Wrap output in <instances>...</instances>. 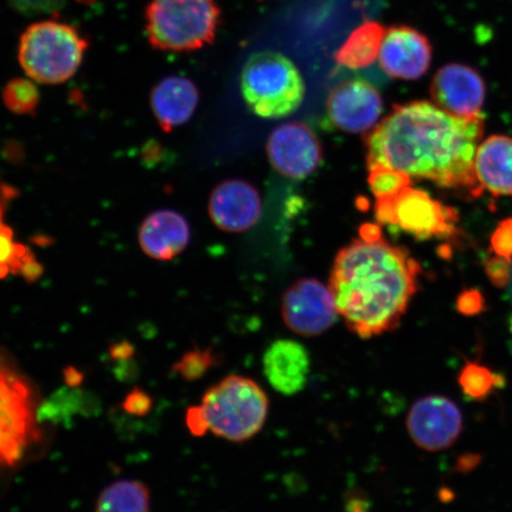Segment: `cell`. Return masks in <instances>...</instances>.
<instances>
[{
    "label": "cell",
    "mask_w": 512,
    "mask_h": 512,
    "mask_svg": "<svg viewBox=\"0 0 512 512\" xmlns=\"http://www.w3.org/2000/svg\"><path fill=\"white\" fill-rule=\"evenodd\" d=\"M41 437L34 389L0 356V469L17 465Z\"/></svg>",
    "instance_id": "cell-7"
},
{
    "label": "cell",
    "mask_w": 512,
    "mask_h": 512,
    "mask_svg": "<svg viewBox=\"0 0 512 512\" xmlns=\"http://www.w3.org/2000/svg\"><path fill=\"white\" fill-rule=\"evenodd\" d=\"M264 374L278 393L291 396L305 388L310 374V356L303 344L293 339H278L267 348Z\"/></svg>",
    "instance_id": "cell-16"
},
{
    "label": "cell",
    "mask_w": 512,
    "mask_h": 512,
    "mask_svg": "<svg viewBox=\"0 0 512 512\" xmlns=\"http://www.w3.org/2000/svg\"><path fill=\"white\" fill-rule=\"evenodd\" d=\"M463 414L452 400L428 395L413 403L407 415V430L414 444L428 452L451 447L463 431Z\"/></svg>",
    "instance_id": "cell-10"
},
{
    "label": "cell",
    "mask_w": 512,
    "mask_h": 512,
    "mask_svg": "<svg viewBox=\"0 0 512 512\" xmlns=\"http://www.w3.org/2000/svg\"><path fill=\"white\" fill-rule=\"evenodd\" d=\"M326 110L331 123L347 133H367L377 126L383 112L382 96L364 80H350L332 89Z\"/></svg>",
    "instance_id": "cell-12"
},
{
    "label": "cell",
    "mask_w": 512,
    "mask_h": 512,
    "mask_svg": "<svg viewBox=\"0 0 512 512\" xmlns=\"http://www.w3.org/2000/svg\"><path fill=\"white\" fill-rule=\"evenodd\" d=\"M495 252L503 259L512 255V220L502 223L492 239Z\"/></svg>",
    "instance_id": "cell-28"
},
{
    "label": "cell",
    "mask_w": 512,
    "mask_h": 512,
    "mask_svg": "<svg viewBox=\"0 0 512 512\" xmlns=\"http://www.w3.org/2000/svg\"><path fill=\"white\" fill-rule=\"evenodd\" d=\"M501 383V376L476 362L467 363L459 375L460 388L467 398L472 400L488 398Z\"/></svg>",
    "instance_id": "cell-25"
},
{
    "label": "cell",
    "mask_w": 512,
    "mask_h": 512,
    "mask_svg": "<svg viewBox=\"0 0 512 512\" xmlns=\"http://www.w3.org/2000/svg\"><path fill=\"white\" fill-rule=\"evenodd\" d=\"M241 93L251 111L264 119L287 117L302 106L305 83L296 64L278 51H261L242 68Z\"/></svg>",
    "instance_id": "cell-6"
},
{
    "label": "cell",
    "mask_w": 512,
    "mask_h": 512,
    "mask_svg": "<svg viewBox=\"0 0 512 512\" xmlns=\"http://www.w3.org/2000/svg\"><path fill=\"white\" fill-rule=\"evenodd\" d=\"M431 95L434 104L456 117L480 115L485 100V83L476 69L450 63L435 74Z\"/></svg>",
    "instance_id": "cell-13"
},
{
    "label": "cell",
    "mask_w": 512,
    "mask_h": 512,
    "mask_svg": "<svg viewBox=\"0 0 512 512\" xmlns=\"http://www.w3.org/2000/svg\"><path fill=\"white\" fill-rule=\"evenodd\" d=\"M17 196L15 187L0 181V280L11 274L35 283L43 274V266L28 246L15 240L14 229L5 222L6 209Z\"/></svg>",
    "instance_id": "cell-19"
},
{
    "label": "cell",
    "mask_w": 512,
    "mask_h": 512,
    "mask_svg": "<svg viewBox=\"0 0 512 512\" xmlns=\"http://www.w3.org/2000/svg\"><path fill=\"white\" fill-rule=\"evenodd\" d=\"M375 219L419 240L448 238L456 233L458 217L453 208L420 189L408 187L394 200H376Z\"/></svg>",
    "instance_id": "cell-8"
},
{
    "label": "cell",
    "mask_w": 512,
    "mask_h": 512,
    "mask_svg": "<svg viewBox=\"0 0 512 512\" xmlns=\"http://www.w3.org/2000/svg\"><path fill=\"white\" fill-rule=\"evenodd\" d=\"M95 512H150V491L138 480H119L101 492Z\"/></svg>",
    "instance_id": "cell-22"
},
{
    "label": "cell",
    "mask_w": 512,
    "mask_h": 512,
    "mask_svg": "<svg viewBox=\"0 0 512 512\" xmlns=\"http://www.w3.org/2000/svg\"><path fill=\"white\" fill-rule=\"evenodd\" d=\"M476 174L483 189L496 196L512 195V139L494 136L479 145Z\"/></svg>",
    "instance_id": "cell-20"
},
{
    "label": "cell",
    "mask_w": 512,
    "mask_h": 512,
    "mask_svg": "<svg viewBox=\"0 0 512 512\" xmlns=\"http://www.w3.org/2000/svg\"><path fill=\"white\" fill-rule=\"evenodd\" d=\"M196 407L208 432L232 443H245L265 426L270 400L259 383L229 375L210 387Z\"/></svg>",
    "instance_id": "cell-3"
},
{
    "label": "cell",
    "mask_w": 512,
    "mask_h": 512,
    "mask_svg": "<svg viewBox=\"0 0 512 512\" xmlns=\"http://www.w3.org/2000/svg\"><path fill=\"white\" fill-rule=\"evenodd\" d=\"M19 14L40 16L57 14L66 5V0H8Z\"/></svg>",
    "instance_id": "cell-27"
},
{
    "label": "cell",
    "mask_w": 512,
    "mask_h": 512,
    "mask_svg": "<svg viewBox=\"0 0 512 512\" xmlns=\"http://www.w3.org/2000/svg\"><path fill=\"white\" fill-rule=\"evenodd\" d=\"M380 64L390 78L418 80L427 73L432 62L430 40L408 25H395L384 35Z\"/></svg>",
    "instance_id": "cell-14"
},
{
    "label": "cell",
    "mask_w": 512,
    "mask_h": 512,
    "mask_svg": "<svg viewBox=\"0 0 512 512\" xmlns=\"http://www.w3.org/2000/svg\"><path fill=\"white\" fill-rule=\"evenodd\" d=\"M483 115L456 117L427 101L395 106L366 137L367 165L380 163L439 187L482 191L475 162Z\"/></svg>",
    "instance_id": "cell-1"
},
{
    "label": "cell",
    "mask_w": 512,
    "mask_h": 512,
    "mask_svg": "<svg viewBox=\"0 0 512 512\" xmlns=\"http://www.w3.org/2000/svg\"><path fill=\"white\" fill-rule=\"evenodd\" d=\"M420 272L405 248L382 236L352 241L336 255L330 275L338 315L362 339L395 330L418 291Z\"/></svg>",
    "instance_id": "cell-2"
},
{
    "label": "cell",
    "mask_w": 512,
    "mask_h": 512,
    "mask_svg": "<svg viewBox=\"0 0 512 512\" xmlns=\"http://www.w3.org/2000/svg\"><path fill=\"white\" fill-rule=\"evenodd\" d=\"M368 166V184L376 200H394L412 185V177L406 172L380 163Z\"/></svg>",
    "instance_id": "cell-23"
},
{
    "label": "cell",
    "mask_w": 512,
    "mask_h": 512,
    "mask_svg": "<svg viewBox=\"0 0 512 512\" xmlns=\"http://www.w3.org/2000/svg\"><path fill=\"white\" fill-rule=\"evenodd\" d=\"M139 245L150 258L170 261L190 242V226L175 210H157L146 217L138 233Z\"/></svg>",
    "instance_id": "cell-17"
},
{
    "label": "cell",
    "mask_w": 512,
    "mask_h": 512,
    "mask_svg": "<svg viewBox=\"0 0 512 512\" xmlns=\"http://www.w3.org/2000/svg\"><path fill=\"white\" fill-rule=\"evenodd\" d=\"M338 311L329 285L303 278L292 284L281 299V317L288 329L304 337H316L336 323Z\"/></svg>",
    "instance_id": "cell-9"
},
{
    "label": "cell",
    "mask_w": 512,
    "mask_h": 512,
    "mask_svg": "<svg viewBox=\"0 0 512 512\" xmlns=\"http://www.w3.org/2000/svg\"><path fill=\"white\" fill-rule=\"evenodd\" d=\"M67 380L68 382L70 380L73 381V384H78L81 380V375L79 374V371L76 370H68L67 371Z\"/></svg>",
    "instance_id": "cell-30"
},
{
    "label": "cell",
    "mask_w": 512,
    "mask_h": 512,
    "mask_svg": "<svg viewBox=\"0 0 512 512\" xmlns=\"http://www.w3.org/2000/svg\"><path fill=\"white\" fill-rule=\"evenodd\" d=\"M261 213L259 191L242 179L224 181L211 192L210 219L224 232H246L259 222Z\"/></svg>",
    "instance_id": "cell-15"
},
{
    "label": "cell",
    "mask_w": 512,
    "mask_h": 512,
    "mask_svg": "<svg viewBox=\"0 0 512 512\" xmlns=\"http://www.w3.org/2000/svg\"><path fill=\"white\" fill-rule=\"evenodd\" d=\"M386 29L379 22L367 21L351 32L348 40L337 50L339 66L362 69L371 66L380 56Z\"/></svg>",
    "instance_id": "cell-21"
},
{
    "label": "cell",
    "mask_w": 512,
    "mask_h": 512,
    "mask_svg": "<svg viewBox=\"0 0 512 512\" xmlns=\"http://www.w3.org/2000/svg\"><path fill=\"white\" fill-rule=\"evenodd\" d=\"M510 328H511V332H512V316H511V319H510Z\"/></svg>",
    "instance_id": "cell-32"
},
{
    "label": "cell",
    "mask_w": 512,
    "mask_h": 512,
    "mask_svg": "<svg viewBox=\"0 0 512 512\" xmlns=\"http://www.w3.org/2000/svg\"><path fill=\"white\" fill-rule=\"evenodd\" d=\"M267 156L279 174L304 179L315 172L323 159V149L316 133L299 121L274 128L267 140Z\"/></svg>",
    "instance_id": "cell-11"
},
{
    "label": "cell",
    "mask_w": 512,
    "mask_h": 512,
    "mask_svg": "<svg viewBox=\"0 0 512 512\" xmlns=\"http://www.w3.org/2000/svg\"><path fill=\"white\" fill-rule=\"evenodd\" d=\"M200 101L194 82L185 76H168L151 92V108L160 128L166 133L187 124Z\"/></svg>",
    "instance_id": "cell-18"
},
{
    "label": "cell",
    "mask_w": 512,
    "mask_h": 512,
    "mask_svg": "<svg viewBox=\"0 0 512 512\" xmlns=\"http://www.w3.org/2000/svg\"><path fill=\"white\" fill-rule=\"evenodd\" d=\"M217 361L219 358L211 349L190 350L175 364L174 371L185 381H197L214 368Z\"/></svg>",
    "instance_id": "cell-26"
},
{
    "label": "cell",
    "mask_w": 512,
    "mask_h": 512,
    "mask_svg": "<svg viewBox=\"0 0 512 512\" xmlns=\"http://www.w3.org/2000/svg\"><path fill=\"white\" fill-rule=\"evenodd\" d=\"M89 42L79 29L60 21L29 25L19 40L18 61L31 80L59 85L73 78Z\"/></svg>",
    "instance_id": "cell-4"
},
{
    "label": "cell",
    "mask_w": 512,
    "mask_h": 512,
    "mask_svg": "<svg viewBox=\"0 0 512 512\" xmlns=\"http://www.w3.org/2000/svg\"><path fill=\"white\" fill-rule=\"evenodd\" d=\"M152 407V400L149 395L142 392V390L136 389L127 396L124 408L125 411L133 415H145L150 412Z\"/></svg>",
    "instance_id": "cell-29"
},
{
    "label": "cell",
    "mask_w": 512,
    "mask_h": 512,
    "mask_svg": "<svg viewBox=\"0 0 512 512\" xmlns=\"http://www.w3.org/2000/svg\"><path fill=\"white\" fill-rule=\"evenodd\" d=\"M221 22L215 0H151L145 10L152 48L189 53L213 43Z\"/></svg>",
    "instance_id": "cell-5"
},
{
    "label": "cell",
    "mask_w": 512,
    "mask_h": 512,
    "mask_svg": "<svg viewBox=\"0 0 512 512\" xmlns=\"http://www.w3.org/2000/svg\"><path fill=\"white\" fill-rule=\"evenodd\" d=\"M2 100L11 113L35 115L38 106H40L41 95L37 86L31 80L15 78L4 86Z\"/></svg>",
    "instance_id": "cell-24"
},
{
    "label": "cell",
    "mask_w": 512,
    "mask_h": 512,
    "mask_svg": "<svg viewBox=\"0 0 512 512\" xmlns=\"http://www.w3.org/2000/svg\"><path fill=\"white\" fill-rule=\"evenodd\" d=\"M76 2L85 4V5H91V4L98 2V0H76Z\"/></svg>",
    "instance_id": "cell-31"
}]
</instances>
